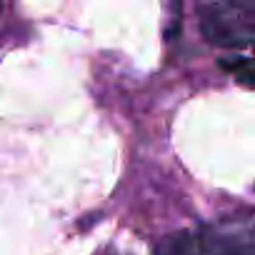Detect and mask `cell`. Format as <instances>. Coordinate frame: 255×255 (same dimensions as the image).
Returning <instances> with one entry per match:
<instances>
[{
	"label": "cell",
	"mask_w": 255,
	"mask_h": 255,
	"mask_svg": "<svg viewBox=\"0 0 255 255\" xmlns=\"http://www.w3.org/2000/svg\"><path fill=\"white\" fill-rule=\"evenodd\" d=\"M200 33L225 50L255 48V0H213L200 8Z\"/></svg>",
	"instance_id": "6da1fadb"
},
{
	"label": "cell",
	"mask_w": 255,
	"mask_h": 255,
	"mask_svg": "<svg viewBox=\"0 0 255 255\" xmlns=\"http://www.w3.org/2000/svg\"><path fill=\"white\" fill-rule=\"evenodd\" d=\"M223 68L230 70L243 85L255 88V58H225Z\"/></svg>",
	"instance_id": "7a4b0ae2"
},
{
	"label": "cell",
	"mask_w": 255,
	"mask_h": 255,
	"mask_svg": "<svg viewBox=\"0 0 255 255\" xmlns=\"http://www.w3.org/2000/svg\"><path fill=\"white\" fill-rule=\"evenodd\" d=\"M0 8H3V0H0Z\"/></svg>",
	"instance_id": "3957f363"
}]
</instances>
